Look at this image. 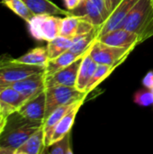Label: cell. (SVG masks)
<instances>
[{
	"mask_svg": "<svg viewBox=\"0 0 153 154\" xmlns=\"http://www.w3.org/2000/svg\"><path fill=\"white\" fill-rule=\"evenodd\" d=\"M15 114L16 117L12 119L13 122L7 118L5 128L0 135V153L14 154L31 135L43 126V124L30 122L23 118L17 112Z\"/></svg>",
	"mask_w": 153,
	"mask_h": 154,
	"instance_id": "1",
	"label": "cell"
},
{
	"mask_svg": "<svg viewBox=\"0 0 153 154\" xmlns=\"http://www.w3.org/2000/svg\"><path fill=\"white\" fill-rule=\"evenodd\" d=\"M123 28L134 32L142 43L153 35V5L151 0H139L126 16Z\"/></svg>",
	"mask_w": 153,
	"mask_h": 154,
	"instance_id": "2",
	"label": "cell"
},
{
	"mask_svg": "<svg viewBox=\"0 0 153 154\" xmlns=\"http://www.w3.org/2000/svg\"><path fill=\"white\" fill-rule=\"evenodd\" d=\"M45 93L46 110L44 120L57 107L75 104L83 98H87L88 95V93L78 90L76 87H68L61 85L46 88Z\"/></svg>",
	"mask_w": 153,
	"mask_h": 154,
	"instance_id": "3",
	"label": "cell"
},
{
	"mask_svg": "<svg viewBox=\"0 0 153 154\" xmlns=\"http://www.w3.org/2000/svg\"><path fill=\"white\" fill-rule=\"evenodd\" d=\"M61 18L52 14H34L27 23L31 35L37 41L50 42L60 33Z\"/></svg>",
	"mask_w": 153,
	"mask_h": 154,
	"instance_id": "4",
	"label": "cell"
},
{
	"mask_svg": "<svg viewBox=\"0 0 153 154\" xmlns=\"http://www.w3.org/2000/svg\"><path fill=\"white\" fill-rule=\"evenodd\" d=\"M44 70V67L19 63L10 57L5 62L0 65V89L6 88L12 83Z\"/></svg>",
	"mask_w": 153,
	"mask_h": 154,
	"instance_id": "5",
	"label": "cell"
},
{
	"mask_svg": "<svg viewBox=\"0 0 153 154\" xmlns=\"http://www.w3.org/2000/svg\"><path fill=\"white\" fill-rule=\"evenodd\" d=\"M134 48L135 47L121 48L110 46L96 40L90 48L89 54L98 64L117 67L124 61V60Z\"/></svg>",
	"mask_w": 153,
	"mask_h": 154,
	"instance_id": "6",
	"label": "cell"
},
{
	"mask_svg": "<svg viewBox=\"0 0 153 154\" xmlns=\"http://www.w3.org/2000/svg\"><path fill=\"white\" fill-rule=\"evenodd\" d=\"M46 110V93L45 90L29 98L17 111L24 119L33 123H44Z\"/></svg>",
	"mask_w": 153,
	"mask_h": 154,
	"instance_id": "7",
	"label": "cell"
},
{
	"mask_svg": "<svg viewBox=\"0 0 153 154\" xmlns=\"http://www.w3.org/2000/svg\"><path fill=\"white\" fill-rule=\"evenodd\" d=\"M139 0H122L114 11L109 14L103 25L98 29L97 37L115 29L123 28V23Z\"/></svg>",
	"mask_w": 153,
	"mask_h": 154,
	"instance_id": "8",
	"label": "cell"
},
{
	"mask_svg": "<svg viewBox=\"0 0 153 154\" xmlns=\"http://www.w3.org/2000/svg\"><path fill=\"white\" fill-rule=\"evenodd\" d=\"M84 56L78 58V60L73 61L71 64H69V66L55 72L54 74H52L49 77H46V79H45L46 88L58 86V85L68 86V87H76L78 70H79V68H80V65H81Z\"/></svg>",
	"mask_w": 153,
	"mask_h": 154,
	"instance_id": "9",
	"label": "cell"
},
{
	"mask_svg": "<svg viewBox=\"0 0 153 154\" xmlns=\"http://www.w3.org/2000/svg\"><path fill=\"white\" fill-rule=\"evenodd\" d=\"M96 40L105 44L121 48L135 47L140 44L138 35L134 32L125 30L124 28L112 30L97 37Z\"/></svg>",
	"mask_w": 153,
	"mask_h": 154,
	"instance_id": "10",
	"label": "cell"
},
{
	"mask_svg": "<svg viewBox=\"0 0 153 154\" xmlns=\"http://www.w3.org/2000/svg\"><path fill=\"white\" fill-rule=\"evenodd\" d=\"M45 79L46 76L44 71H42L40 73L31 75L14 83H12L7 87H11L16 89L21 94H23L27 99H29L45 90Z\"/></svg>",
	"mask_w": 153,
	"mask_h": 154,
	"instance_id": "11",
	"label": "cell"
},
{
	"mask_svg": "<svg viewBox=\"0 0 153 154\" xmlns=\"http://www.w3.org/2000/svg\"><path fill=\"white\" fill-rule=\"evenodd\" d=\"M27 100L23 94L11 87L0 89L1 113L6 117L17 112Z\"/></svg>",
	"mask_w": 153,
	"mask_h": 154,
	"instance_id": "12",
	"label": "cell"
},
{
	"mask_svg": "<svg viewBox=\"0 0 153 154\" xmlns=\"http://www.w3.org/2000/svg\"><path fill=\"white\" fill-rule=\"evenodd\" d=\"M85 100H86V98H83L80 101L77 102L65 114V116L59 121V123L56 125V126L54 127V129H53V131H52V133L50 134V140H49V143H48L47 146H49L50 144L55 143L56 141L60 140V138H62L63 136H65L66 134H68L69 133L71 132V128H72V126L74 125L76 116H77L80 107L84 104Z\"/></svg>",
	"mask_w": 153,
	"mask_h": 154,
	"instance_id": "13",
	"label": "cell"
},
{
	"mask_svg": "<svg viewBox=\"0 0 153 154\" xmlns=\"http://www.w3.org/2000/svg\"><path fill=\"white\" fill-rule=\"evenodd\" d=\"M68 12L70 15H75L89 21L97 29H99L106 21L100 10L91 0H81L80 4L75 9Z\"/></svg>",
	"mask_w": 153,
	"mask_h": 154,
	"instance_id": "14",
	"label": "cell"
},
{
	"mask_svg": "<svg viewBox=\"0 0 153 154\" xmlns=\"http://www.w3.org/2000/svg\"><path fill=\"white\" fill-rule=\"evenodd\" d=\"M89 51L84 56L82 60V62L78 70V74L77 83H76V88L82 92H86L88 82L90 81L98 65V63L96 62L91 57V55L89 54Z\"/></svg>",
	"mask_w": 153,
	"mask_h": 154,
	"instance_id": "15",
	"label": "cell"
},
{
	"mask_svg": "<svg viewBox=\"0 0 153 154\" xmlns=\"http://www.w3.org/2000/svg\"><path fill=\"white\" fill-rule=\"evenodd\" d=\"M45 148V133L42 126L31 135L28 140L14 152V154H41L44 153Z\"/></svg>",
	"mask_w": 153,
	"mask_h": 154,
	"instance_id": "16",
	"label": "cell"
},
{
	"mask_svg": "<svg viewBox=\"0 0 153 154\" xmlns=\"http://www.w3.org/2000/svg\"><path fill=\"white\" fill-rule=\"evenodd\" d=\"M34 14L69 15L68 10H63L50 0H22Z\"/></svg>",
	"mask_w": 153,
	"mask_h": 154,
	"instance_id": "17",
	"label": "cell"
},
{
	"mask_svg": "<svg viewBox=\"0 0 153 154\" xmlns=\"http://www.w3.org/2000/svg\"><path fill=\"white\" fill-rule=\"evenodd\" d=\"M86 53H84V54H77V53L72 52L69 50H68L67 51H65L64 53H62L59 57H57V58H55L53 60H50L48 61L46 67H45V70H44L45 76L49 77V76L54 74L55 72L60 70L61 69L69 66V64H71L73 61L78 60V58L84 56Z\"/></svg>",
	"mask_w": 153,
	"mask_h": 154,
	"instance_id": "18",
	"label": "cell"
},
{
	"mask_svg": "<svg viewBox=\"0 0 153 154\" xmlns=\"http://www.w3.org/2000/svg\"><path fill=\"white\" fill-rule=\"evenodd\" d=\"M14 61L19 63H24L29 65H37L41 67H46L49 60L47 48L44 47H37L34 49H32L23 56L14 59Z\"/></svg>",
	"mask_w": 153,
	"mask_h": 154,
	"instance_id": "19",
	"label": "cell"
},
{
	"mask_svg": "<svg viewBox=\"0 0 153 154\" xmlns=\"http://www.w3.org/2000/svg\"><path fill=\"white\" fill-rule=\"evenodd\" d=\"M74 42V38L70 37H66L62 35H59L55 39L48 42L47 44V51H48V56L49 60H53L68 50L72 46Z\"/></svg>",
	"mask_w": 153,
	"mask_h": 154,
	"instance_id": "20",
	"label": "cell"
},
{
	"mask_svg": "<svg viewBox=\"0 0 153 154\" xmlns=\"http://www.w3.org/2000/svg\"><path fill=\"white\" fill-rule=\"evenodd\" d=\"M76 104V103H75ZM67 105V106H59L57 107L53 112H51L50 114V116L44 120L43 123V129H44V133H45V145L47 147L50 134L54 129V127L56 126V125L59 123V121L65 116V114L75 105Z\"/></svg>",
	"mask_w": 153,
	"mask_h": 154,
	"instance_id": "21",
	"label": "cell"
},
{
	"mask_svg": "<svg viewBox=\"0 0 153 154\" xmlns=\"http://www.w3.org/2000/svg\"><path fill=\"white\" fill-rule=\"evenodd\" d=\"M97 32L98 29H95L89 33L73 37L74 42L72 46L69 48V51L77 54H84L87 52L97 38Z\"/></svg>",
	"mask_w": 153,
	"mask_h": 154,
	"instance_id": "22",
	"label": "cell"
},
{
	"mask_svg": "<svg viewBox=\"0 0 153 154\" xmlns=\"http://www.w3.org/2000/svg\"><path fill=\"white\" fill-rule=\"evenodd\" d=\"M116 68V66H111V65H106V64H98L97 68L93 74L90 81L88 82V85L87 87L86 92L90 93L93 91L103 80H105Z\"/></svg>",
	"mask_w": 153,
	"mask_h": 154,
	"instance_id": "23",
	"label": "cell"
},
{
	"mask_svg": "<svg viewBox=\"0 0 153 154\" xmlns=\"http://www.w3.org/2000/svg\"><path fill=\"white\" fill-rule=\"evenodd\" d=\"M71 132L50 144L45 148L44 153L50 154H72L73 150L71 147Z\"/></svg>",
	"mask_w": 153,
	"mask_h": 154,
	"instance_id": "24",
	"label": "cell"
},
{
	"mask_svg": "<svg viewBox=\"0 0 153 154\" xmlns=\"http://www.w3.org/2000/svg\"><path fill=\"white\" fill-rule=\"evenodd\" d=\"M1 3L12 10L19 17L23 19L26 23H28L34 15V14L22 0H1Z\"/></svg>",
	"mask_w": 153,
	"mask_h": 154,
	"instance_id": "25",
	"label": "cell"
},
{
	"mask_svg": "<svg viewBox=\"0 0 153 154\" xmlns=\"http://www.w3.org/2000/svg\"><path fill=\"white\" fill-rule=\"evenodd\" d=\"M79 21H80V17L70 15V14L61 18L60 35L70 37V38L75 37L77 34V30L78 27Z\"/></svg>",
	"mask_w": 153,
	"mask_h": 154,
	"instance_id": "26",
	"label": "cell"
},
{
	"mask_svg": "<svg viewBox=\"0 0 153 154\" xmlns=\"http://www.w3.org/2000/svg\"><path fill=\"white\" fill-rule=\"evenodd\" d=\"M133 100L139 106H151L153 104V91L148 88L140 90L135 93Z\"/></svg>",
	"mask_w": 153,
	"mask_h": 154,
	"instance_id": "27",
	"label": "cell"
},
{
	"mask_svg": "<svg viewBox=\"0 0 153 154\" xmlns=\"http://www.w3.org/2000/svg\"><path fill=\"white\" fill-rule=\"evenodd\" d=\"M91 1L97 6V8H98V9L100 10V12L102 13V14H103L105 20H106L107 17L109 16L110 13H109V11H108V9H107L106 0H91ZM105 22H106V21H105Z\"/></svg>",
	"mask_w": 153,
	"mask_h": 154,
	"instance_id": "28",
	"label": "cell"
},
{
	"mask_svg": "<svg viewBox=\"0 0 153 154\" xmlns=\"http://www.w3.org/2000/svg\"><path fill=\"white\" fill-rule=\"evenodd\" d=\"M142 83H143V86L148 88V89H151L152 90L153 88V71H150L147 73V75L144 77L143 80H142Z\"/></svg>",
	"mask_w": 153,
	"mask_h": 154,
	"instance_id": "29",
	"label": "cell"
},
{
	"mask_svg": "<svg viewBox=\"0 0 153 154\" xmlns=\"http://www.w3.org/2000/svg\"><path fill=\"white\" fill-rule=\"evenodd\" d=\"M65 6L68 11L75 9L81 2V0H64Z\"/></svg>",
	"mask_w": 153,
	"mask_h": 154,
	"instance_id": "30",
	"label": "cell"
},
{
	"mask_svg": "<svg viewBox=\"0 0 153 154\" xmlns=\"http://www.w3.org/2000/svg\"><path fill=\"white\" fill-rule=\"evenodd\" d=\"M122 0H106V6H107V9L109 11V13L111 14L114 9L117 6V5L121 2Z\"/></svg>",
	"mask_w": 153,
	"mask_h": 154,
	"instance_id": "31",
	"label": "cell"
},
{
	"mask_svg": "<svg viewBox=\"0 0 153 154\" xmlns=\"http://www.w3.org/2000/svg\"><path fill=\"white\" fill-rule=\"evenodd\" d=\"M7 118L6 116H5L2 113H0V135L2 134V133L4 132L6 123H7Z\"/></svg>",
	"mask_w": 153,
	"mask_h": 154,
	"instance_id": "32",
	"label": "cell"
},
{
	"mask_svg": "<svg viewBox=\"0 0 153 154\" xmlns=\"http://www.w3.org/2000/svg\"><path fill=\"white\" fill-rule=\"evenodd\" d=\"M9 58H10V56H9V55H7V54L2 55V56L0 57V65H2L4 62H5Z\"/></svg>",
	"mask_w": 153,
	"mask_h": 154,
	"instance_id": "33",
	"label": "cell"
},
{
	"mask_svg": "<svg viewBox=\"0 0 153 154\" xmlns=\"http://www.w3.org/2000/svg\"><path fill=\"white\" fill-rule=\"evenodd\" d=\"M0 113H1V102H0Z\"/></svg>",
	"mask_w": 153,
	"mask_h": 154,
	"instance_id": "34",
	"label": "cell"
},
{
	"mask_svg": "<svg viewBox=\"0 0 153 154\" xmlns=\"http://www.w3.org/2000/svg\"><path fill=\"white\" fill-rule=\"evenodd\" d=\"M151 2H152V5H153V0H151Z\"/></svg>",
	"mask_w": 153,
	"mask_h": 154,
	"instance_id": "35",
	"label": "cell"
},
{
	"mask_svg": "<svg viewBox=\"0 0 153 154\" xmlns=\"http://www.w3.org/2000/svg\"><path fill=\"white\" fill-rule=\"evenodd\" d=\"M0 152H1V150H0Z\"/></svg>",
	"mask_w": 153,
	"mask_h": 154,
	"instance_id": "36",
	"label": "cell"
},
{
	"mask_svg": "<svg viewBox=\"0 0 153 154\" xmlns=\"http://www.w3.org/2000/svg\"><path fill=\"white\" fill-rule=\"evenodd\" d=\"M152 91H153V88H152Z\"/></svg>",
	"mask_w": 153,
	"mask_h": 154,
	"instance_id": "37",
	"label": "cell"
}]
</instances>
